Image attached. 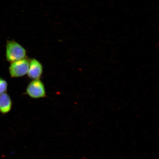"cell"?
Returning a JSON list of instances; mask_svg holds the SVG:
<instances>
[{"label":"cell","mask_w":159,"mask_h":159,"mask_svg":"<svg viewBox=\"0 0 159 159\" xmlns=\"http://www.w3.org/2000/svg\"><path fill=\"white\" fill-rule=\"evenodd\" d=\"M13 102L10 95L7 92L0 95V113L7 114L11 110Z\"/></svg>","instance_id":"5"},{"label":"cell","mask_w":159,"mask_h":159,"mask_svg":"<svg viewBox=\"0 0 159 159\" xmlns=\"http://www.w3.org/2000/svg\"><path fill=\"white\" fill-rule=\"evenodd\" d=\"M8 83L7 80L0 77V95L7 92Z\"/></svg>","instance_id":"6"},{"label":"cell","mask_w":159,"mask_h":159,"mask_svg":"<svg viewBox=\"0 0 159 159\" xmlns=\"http://www.w3.org/2000/svg\"><path fill=\"white\" fill-rule=\"evenodd\" d=\"M6 57L7 61L12 62L27 57V51L24 47L14 40H7Z\"/></svg>","instance_id":"1"},{"label":"cell","mask_w":159,"mask_h":159,"mask_svg":"<svg viewBox=\"0 0 159 159\" xmlns=\"http://www.w3.org/2000/svg\"><path fill=\"white\" fill-rule=\"evenodd\" d=\"M43 72V65L35 58L30 59L28 77L32 80L40 79Z\"/></svg>","instance_id":"4"},{"label":"cell","mask_w":159,"mask_h":159,"mask_svg":"<svg viewBox=\"0 0 159 159\" xmlns=\"http://www.w3.org/2000/svg\"><path fill=\"white\" fill-rule=\"evenodd\" d=\"M25 93L33 99L47 97L45 85L40 79L33 80L28 85Z\"/></svg>","instance_id":"2"},{"label":"cell","mask_w":159,"mask_h":159,"mask_svg":"<svg viewBox=\"0 0 159 159\" xmlns=\"http://www.w3.org/2000/svg\"><path fill=\"white\" fill-rule=\"evenodd\" d=\"M30 59L27 57L11 62L9 70L11 78H19L27 74Z\"/></svg>","instance_id":"3"}]
</instances>
